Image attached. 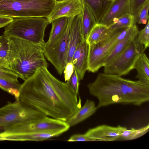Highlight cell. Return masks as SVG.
<instances>
[{
  "mask_svg": "<svg viewBox=\"0 0 149 149\" xmlns=\"http://www.w3.org/2000/svg\"><path fill=\"white\" fill-rule=\"evenodd\" d=\"M97 108L93 101L87 99L83 106L66 122L70 127L74 126L92 115L95 112Z\"/></svg>",
  "mask_w": 149,
  "mask_h": 149,
  "instance_id": "d6986e66",
  "label": "cell"
},
{
  "mask_svg": "<svg viewBox=\"0 0 149 149\" xmlns=\"http://www.w3.org/2000/svg\"><path fill=\"white\" fill-rule=\"evenodd\" d=\"M87 87L98 100V108L116 103L140 106L149 100V84L117 74L99 73Z\"/></svg>",
  "mask_w": 149,
  "mask_h": 149,
  "instance_id": "7a4b0ae2",
  "label": "cell"
},
{
  "mask_svg": "<svg viewBox=\"0 0 149 149\" xmlns=\"http://www.w3.org/2000/svg\"><path fill=\"white\" fill-rule=\"evenodd\" d=\"M149 130V124L142 127L127 130L126 128L121 133L119 140H134L143 136Z\"/></svg>",
  "mask_w": 149,
  "mask_h": 149,
  "instance_id": "d4e9b609",
  "label": "cell"
},
{
  "mask_svg": "<svg viewBox=\"0 0 149 149\" xmlns=\"http://www.w3.org/2000/svg\"><path fill=\"white\" fill-rule=\"evenodd\" d=\"M127 14H131L130 0H112L99 23L109 27L115 19Z\"/></svg>",
  "mask_w": 149,
  "mask_h": 149,
  "instance_id": "5bb4252c",
  "label": "cell"
},
{
  "mask_svg": "<svg viewBox=\"0 0 149 149\" xmlns=\"http://www.w3.org/2000/svg\"><path fill=\"white\" fill-rule=\"evenodd\" d=\"M8 38L3 34L0 36V60H7Z\"/></svg>",
  "mask_w": 149,
  "mask_h": 149,
  "instance_id": "f546056e",
  "label": "cell"
},
{
  "mask_svg": "<svg viewBox=\"0 0 149 149\" xmlns=\"http://www.w3.org/2000/svg\"><path fill=\"white\" fill-rule=\"evenodd\" d=\"M74 17L68 18L67 26L63 34L53 47H41L45 57L54 66L60 75L62 74L67 63L69 45V31Z\"/></svg>",
  "mask_w": 149,
  "mask_h": 149,
  "instance_id": "30bf717a",
  "label": "cell"
},
{
  "mask_svg": "<svg viewBox=\"0 0 149 149\" xmlns=\"http://www.w3.org/2000/svg\"><path fill=\"white\" fill-rule=\"evenodd\" d=\"M89 45L84 40L77 47L73 54L72 62L79 81L82 80L88 70Z\"/></svg>",
  "mask_w": 149,
  "mask_h": 149,
  "instance_id": "4fadbf2b",
  "label": "cell"
},
{
  "mask_svg": "<svg viewBox=\"0 0 149 149\" xmlns=\"http://www.w3.org/2000/svg\"><path fill=\"white\" fill-rule=\"evenodd\" d=\"M126 128L120 125L114 127L104 125L89 129L85 134L92 141H113L119 140Z\"/></svg>",
  "mask_w": 149,
  "mask_h": 149,
  "instance_id": "7c38bea8",
  "label": "cell"
},
{
  "mask_svg": "<svg viewBox=\"0 0 149 149\" xmlns=\"http://www.w3.org/2000/svg\"><path fill=\"white\" fill-rule=\"evenodd\" d=\"M66 121L45 116L42 118L15 124L3 130L0 136L6 138L15 134L34 132L67 131L70 127Z\"/></svg>",
  "mask_w": 149,
  "mask_h": 149,
  "instance_id": "52a82bcc",
  "label": "cell"
},
{
  "mask_svg": "<svg viewBox=\"0 0 149 149\" xmlns=\"http://www.w3.org/2000/svg\"><path fill=\"white\" fill-rule=\"evenodd\" d=\"M8 141V140L7 139L2 137L0 136V141Z\"/></svg>",
  "mask_w": 149,
  "mask_h": 149,
  "instance_id": "d590c367",
  "label": "cell"
},
{
  "mask_svg": "<svg viewBox=\"0 0 149 149\" xmlns=\"http://www.w3.org/2000/svg\"><path fill=\"white\" fill-rule=\"evenodd\" d=\"M79 81L77 75L74 70L70 79L66 81L73 91L77 95L79 94Z\"/></svg>",
  "mask_w": 149,
  "mask_h": 149,
  "instance_id": "4dcf8cb0",
  "label": "cell"
},
{
  "mask_svg": "<svg viewBox=\"0 0 149 149\" xmlns=\"http://www.w3.org/2000/svg\"></svg>",
  "mask_w": 149,
  "mask_h": 149,
  "instance_id": "74e56055",
  "label": "cell"
},
{
  "mask_svg": "<svg viewBox=\"0 0 149 149\" xmlns=\"http://www.w3.org/2000/svg\"><path fill=\"white\" fill-rule=\"evenodd\" d=\"M21 85L19 81H11L0 78V88L14 96L17 101H19Z\"/></svg>",
  "mask_w": 149,
  "mask_h": 149,
  "instance_id": "cb8c5ba5",
  "label": "cell"
},
{
  "mask_svg": "<svg viewBox=\"0 0 149 149\" xmlns=\"http://www.w3.org/2000/svg\"><path fill=\"white\" fill-rule=\"evenodd\" d=\"M146 49L136 36L124 50L104 66V73L121 76L128 74L134 69L136 60Z\"/></svg>",
  "mask_w": 149,
  "mask_h": 149,
  "instance_id": "ba28073f",
  "label": "cell"
},
{
  "mask_svg": "<svg viewBox=\"0 0 149 149\" xmlns=\"http://www.w3.org/2000/svg\"><path fill=\"white\" fill-rule=\"evenodd\" d=\"M13 19L12 17L0 15V29L6 26L12 22Z\"/></svg>",
  "mask_w": 149,
  "mask_h": 149,
  "instance_id": "e575fe53",
  "label": "cell"
},
{
  "mask_svg": "<svg viewBox=\"0 0 149 149\" xmlns=\"http://www.w3.org/2000/svg\"><path fill=\"white\" fill-rule=\"evenodd\" d=\"M81 14L74 18L70 26L67 63L72 62L73 54L77 47L84 40L81 29Z\"/></svg>",
  "mask_w": 149,
  "mask_h": 149,
  "instance_id": "9a60e30c",
  "label": "cell"
},
{
  "mask_svg": "<svg viewBox=\"0 0 149 149\" xmlns=\"http://www.w3.org/2000/svg\"><path fill=\"white\" fill-rule=\"evenodd\" d=\"M123 28L113 30L109 36L93 45H89L88 70L94 73L104 67L105 61L114 47L125 35Z\"/></svg>",
  "mask_w": 149,
  "mask_h": 149,
  "instance_id": "9c48e42d",
  "label": "cell"
},
{
  "mask_svg": "<svg viewBox=\"0 0 149 149\" xmlns=\"http://www.w3.org/2000/svg\"><path fill=\"white\" fill-rule=\"evenodd\" d=\"M13 20L4 27L3 35L14 36L42 46L46 27L49 24L47 18L41 17H13Z\"/></svg>",
  "mask_w": 149,
  "mask_h": 149,
  "instance_id": "277c9868",
  "label": "cell"
},
{
  "mask_svg": "<svg viewBox=\"0 0 149 149\" xmlns=\"http://www.w3.org/2000/svg\"><path fill=\"white\" fill-rule=\"evenodd\" d=\"M83 4L81 0L57 1L52 12L47 18L49 24L58 18L75 17L82 12Z\"/></svg>",
  "mask_w": 149,
  "mask_h": 149,
  "instance_id": "8fae6325",
  "label": "cell"
},
{
  "mask_svg": "<svg viewBox=\"0 0 149 149\" xmlns=\"http://www.w3.org/2000/svg\"><path fill=\"white\" fill-rule=\"evenodd\" d=\"M145 27L139 31L137 38L139 43L143 45L146 49L149 46V21Z\"/></svg>",
  "mask_w": 149,
  "mask_h": 149,
  "instance_id": "f1b7e54d",
  "label": "cell"
},
{
  "mask_svg": "<svg viewBox=\"0 0 149 149\" xmlns=\"http://www.w3.org/2000/svg\"><path fill=\"white\" fill-rule=\"evenodd\" d=\"M68 141H92L85 134H78L71 136L68 140Z\"/></svg>",
  "mask_w": 149,
  "mask_h": 149,
  "instance_id": "836d02e7",
  "label": "cell"
},
{
  "mask_svg": "<svg viewBox=\"0 0 149 149\" xmlns=\"http://www.w3.org/2000/svg\"><path fill=\"white\" fill-rule=\"evenodd\" d=\"M93 13L97 24L99 23L109 7L112 0H81Z\"/></svg>",
  "mask_w": 149,
  "mask_h": 149,
  "instance_id": "44dd1931",
  "label": "cell"
},
{
  "mask_svg": "<svg viewBox=\"0 0 149 149\" xmlns=\"http://www.w3.org/2000/svg\"><path fill=\"white\" fill-rule=\"evenodd\" d=\"M46 116L41 112L16 100L0 108V130H4L18 123Z\"/></svg>",
  "mask_w": 149,
  "mask_h": 149,
  "instance_id": "8992f818",
  "label": "cell"
},
{
  "mask_svg": "<svg viewBox=\"0 0 149 149\" xmlns=\"http://www.w3.org/2000/svg\"><path fill=\"white\" fill-rule=\"evenodd\" d=\"M74 67L72 62L67 63L63 71L65 81L70 79L74 71Z\"/></svg>",
  "mask_w": 149,
  "mask_h": 149,
  "instance_id": "d6a6232c",
  "label": "cell"
},
{
  "mask_svg": "<svg viewBox=\"0 0 149 149\" xmlns=\"http://www.w3.org/2000/svg\"><path fill=\"white\" fill-rule=\"evenodd\" d=\"M139 30L136 24L131 27L125 36L118 41L107 57L104 66L118 55L137 36Z\"/></svg>",
  "mask_w": 149,
  "mask_h": 149,
  "instance_id": "2e32d148",
  "label": "cell"
},
{
  "mask_svg": "<svg viewBox=\"0 0 149 149\" xmlns=\"http://www.w3.org/2000/svg\"><path fill=\"white\" fill-rule=\"evenodd\" d=\"M68 18L65 17H62L56 19L51 22L52 28L49 39L42 47L51 48L57 43L66 30Z\"/></svg>",
  "mask_w": 149,
  "mask_h": 149,
  "instance_id": "e0dca14e",
  "label": "cell"
},
{
  "mask_svg": "<svg viewBox=\"0 0 149 149\" xmlns=\"http://www.w3.org/2000/svg\"><path fill=\"white\" fill-rule=\"evenodd\" d=\"M147 0H130L131 14L135 15L140 8Z\"/></svg>",
  "mask_w": 149,
  "mask_h": 149,
  "instance_id": "1f68e13d",
  "label": "cell"
},
{
  "mask_svg": "<svg viewBox=\"0 0 149 149\" xmlns=\"http://www.w3.org/2000/svg\"><path fill=\"white\" fill-rule=\"evenodd\" d=\"M57 1H62L64 0H56Z\"/></svg>",
  "mask_w": 149,
  "mask_h": 149,
  "instance_id": "8d00e7d4",
  "label": "cell"
},
{
  "mask_svg": "<svg viewBox=\"0 0 149 149\" xmlns=\"http://www.w3.org/2000/svg\"><path fill=\"white\" fill-rule=\"evenodd\" d=\"M136 24L134 16L130 14H127L115 19L108 27L111 30H114L119 28L131 27Z\"/></svg>",
  "mask_w": 149,
  "mask_h": 149,
  "instance_id": "484cf974",
  "label": "cell"
},
{
  "mask_svg": "<svg viewBox=\"0 0 149 149\" xmlns=\"http://www.w3.org/2000/svg\"><path fill=\"white\" fill-rule=\"evenodd\" d=\"M17 74L10 68L7 60H0V78L13 81H19Z\"/></svg>",
  "mask_w": 149,
  "mask_h": 149,
  "instance_id": "4316f807",
  "label": "cell"
},
{
  "mask_svg": "<svg viewBox=\"0 0 149 149\" xmlns=\"http://www.w3.org/2000/svg\"><path fill=\"white\" fill-rule=\"evenodd\" d=\"M83 6L81 14V29L84 40H86L93 29L97 24L91 11L86 4Z\"/></svg>",
  "mask_w": 149,
  "mask_h": 149,
  "instance_id": "ffe728a7",
  "label": "cell"
},
{
  "mask_svg": "<svg viewBox=\"0 0 149 149\" xmlns=\"http://www.w3.org/2000/svg\"><path fill=\"white\" fill-rule=\"evenodd\" d=\"M56 0H0V15L12 17H41L47 18Z\"/></svg>",
  "mask_w": 149,
  "mask_h": 149,
  "instance_id": "5b68a950",
  "label": "cell"
},
{
  "mask_svg": "<svg viewBox=\"0 0 149 149\" xmlns=\"http://www.w3.org/2000/svg\"><path fill=\"white\" fill-rule=\"evenodd\" d=\"M8 38L7 59L11 70L24 81L48 64L41 46L18 37Z\"/></svg>",
  "mask_w": 149,
  "mask_h": 149,
  "instance_id": "3957f363",
  "label": "cell"
},
{
  "mask_svg": "<svg viewBox=\"0 0 149 149\" xmlns=\"http://www.w3.org/2000/svg\"><path fill=\"white\" fill-rule=\"evenodd\" d=\"M64 132L62 131L30 132L12 135L6 138L10 141H38L57 136Z\"/></svg>",
  "mask_w": 149,
  "mask_h": 149,
  "instance_id": "ac0fdd59",
  "label": "cell"
},
{
  "mask_svg": "<svg viewBox=\"0 0 149 149\" xmlns=\"http://www.w3.org/2000/svg\"><path fill=\"white\" fill-rule=\"evenodd\" d=\"M113 31L105 25L97 24L91 31L87 41L89 45L95 44L109 36Z\"/></svg>",
  "mask_w": 149,
  "mask_h": 149,
  "instance_id": "603a6c76",
  "label": "cell"
},
{
  "mask_svg": "<svg viewBox=\"0 0 149 149\" xmlns=\"http://www.w3.org/2000/svg\"><path fill=\"white\" fill-rule=\"evenodd\" d=\"M134 69L137 72L136 77L138 80L149 84V61L144 53L136 60Z\"/></svg>",
  "mask_w": 149,
  "mask_h": 149,
  "instance_id": "7402d4cb",
  "label": "cell"
},
{
  "mask_svg": "<svg viewBox=\"0 0 149 149\" xmlns=\"http://www.w3.org/2000/svg\"><path fill=\"white\" fill-rule=\"evenodd\" d=\"M78 95L67 82L42 67L21 84L19 101L46 116L66 121L81 107Z\"/></svg>",
  "mask_w": 149,
  "mask_h": 149,
  "instance_id": "6da1fadb",
  "label": "cell"
},
{
  "mask_svg": "<svg viewBox=\"0 0 149 149\" xmlns=\"http://www.w3.org/2000/svg\"><path fill=\"white\" fill-rule=\"evenodd\" d=\"M149 0H147L140 8L134 16L135 23L146 24L149 20Z\"/></svg>",
  "mask_w": 149,
  "mask_h": 149,
  "instance_id": "83f0119b",
  "label": "cell"
}]
</instances>
